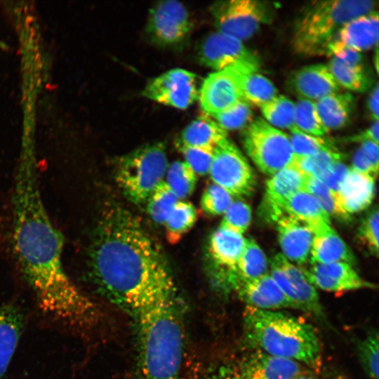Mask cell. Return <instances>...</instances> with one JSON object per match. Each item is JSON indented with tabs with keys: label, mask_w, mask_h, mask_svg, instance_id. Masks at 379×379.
Returning <instances> with one entry per match:
<instances>
[{
	"label": "cell",
	"mask_w": 379,
	"mask_h": 379,
	"mask_svg": "<svg viewBox=\"0 0 379 379\" xmlns=\"http://www.w3.org/2000/svg\"><path fill=\"white\" fill-rule=\"evenodd\" d=\"M286 274L294 290L301 310L317 317L324 316L316 288L309 282L300 267L288 260L282 254H277L272 260Z\"/></svg>",
	"instance_id": "obj_25"
},
{
	"label": "cell",
	"mask_w": 379,
	"mask_h": 379,
	"mask_svg": "<svg viewBox=\"0 0 379 379\" xmlns=\"http://www.w3.org/2000/svg\"><path fill=\"white\" fill-rule=\"evenodd\" d=\"M284 212L307 225L313 234L331 227L329 215L307 190H300L286 201Z\"/></svg>",
	"instance_id": "obj_24"
},
{
	"label": "cell",
	"mask_w": 379,
	"mask_h": 379,
	"mask_svg": "<svg viewBox=\"0 0 379 379\" xmlns=\"http://www.w3.org/2000/svg\"><path fill=\"white\" fill-rule=\"evenodd\" d=\"M351 168L357 172L370 175L374 179H375L378 173V170L372 165L360 147L355 152L353 156Z\"/></svg>",
	"instance_id": "obj_47"
},
{
	"label": "cell",
	"mask_w": 379,
	"mask_h": 379,
	"mask_svg": "<svg viewBox=\"0 0 379 379\" xmlns=\"http://www.w3.org/2000/svg\"><path fill=\"white\" fill-rule=\"evenodd\" d=\"M244 333L248 344L270 354L297 361L317 370L321 351L315 328L289 314L246 306Z\"/></svg>",
	"instance_id": "obj_4"
},
{
	"label": "cell",
	"mask_w": 379,
	"mask_h": 379,
	"mask_svg": "<svg viewBox=\"0 0 379 379\" xmlns=\"http://www.w3.org/2000/svg\"><path fill=\"white\" fill-rule=\"evenodd\" d=\"M147 211L152 220L157 224L164 225L178 199L166 184L161 181L146 201Z\"/></svg>",
	"instance_id": "obj_35"
},
{
	"label": "cell",
	"mask_w": 379,
	"mask_h": 379,
	"mask_svg": "<svg viewBox=\"0 0 379 379\" xmlns=\"http://www.w3.org/2000/svg\"><path fill=\"white\" fill-rule=\"evenodd\" d=\"M379 213L378 208H373L364 219L359 230V235L370 251L378 254Z\"/></svg>",
	"instance_id": "obj_45"
},
{
	"label": "cell",
	"mask_w": 379,
	"mask_h": 379,
	"mask_svg": "<svg viewBox=\"0 0 379 379\" xmlns=\"http://www.w3.org/2000/svg\"><path fill=\"white\" fill-rule=\"evenodd\" d=\"M309 373L301 363L260 350L250 354L239 372L241 379H295Z\"/></svg>",
	"instance_id": "obj_17"
},
{
	"label": "cell",
	"mask_w": 379,
	"mask_h": 379,
	"mask_svg": "<svg viewBox=\"0 0 379 379\" xmlns=\"http://www.w3.org/2000/svg\"><path fill=\"white\" fill-rule=\"evenodd\" d=\"M221 227L243 234L251 221V209L248 204L240 201H233L223 214Z\"/></svg>",
	"instance_id": "obj_43"
},
{
	"label": "cell",
	"mask_w": 379,
	"mask_h": 379,
	"mask_svg": "<svg viewBox=\"0 0 379 379\" xmlns=\"http://www.w3.org/2000/svg\"><path fill=\"white\" fill-rule=\"evenodd\" d=\"M241 136L247 155L264 174L271 176L292 164L294 154L288 136L264 119L253 120Z\"/></svg>",
	"instance_id": "obj_7"
},
{
	"label": "cell",
	"mask_w": 379,
	"mask_h": 379,
	"mask_svg": "<svg viewBox=\"0 0 379 379\" xmlns=\"http://www.w3.org/2000/svg\"><path fill=\"white\" fill-rule=\"evenodd\" d=\"M211 13L219 32L241 41L251 37L272 17L267 3L257 0L219 1L211 6Z\"/></svg>",
	"instance_id": "obj_9"
},
{
	"label": "cell",
	"mask_w": 379,
	"mask_h": 379,
	"mask_svg": "<svg viewBox=\"0 0 379 379\" xmlns=\"http://www.w3.org/2000/svg\"><path fill=\"white\" fill-rule=\"evenodd\" d=\"M360 148L372 165L378 170V144L371 141H364L361 142Z\"/></svg>",
	"instance_id": "obj_50"
},
{
	"label": "cell",
	"mask_w": 379,
	"mask_h": 379,
	"mask_svg": "<svg viewBox=\"0 0 379 379\" xmlns=\"http://www.w3.org/2000/svg\"><path fill=\"white\" fill-rule=\"evenodd\" d=\"M166 184L178 199L190 196L196 187L197 175L185 161H176L168 166Z\"/></svg>",
	"instance_id": "obj_34"
},
{
	"label": "cell",
	"mask_w": 379,
	"mask_h": 379,
	"mask_svg": "<svg viewBox=\"0 0 379 379\" xmlns=\"http://www.w3.org/2000/svg\"><path fill=\"white\" fill-rule=\"evenodd\" d=\"M197 219V211L194 206L187 201H178L164 223L166 237L171 244L178 243Z\"/></svg>",
	"instance_id": "obj_32"
},
{
	"label": "cell",
	"mask_w": 379,
	"mask_h": 379,
	"mask_svg": "<svg viewBox=\"0 0 379 379\" xmlns=\"http://www.w3.org/2000/svg\"><path fill=\"white\" fill-rule=\"evenodd\" d=\"M227 132L213 118L201 114L188 124L177 138L175 145L180 147L213 149Z\"/></svg>",
	"instance_id": "obj_26"
},
{
	"label": "cell",
	"mask_w": 379,
	"mask_h": 379,
	"mask_svg": "<svg viewBox=\"0 0 379 379\" xmlns=\"http://www.w3.org/2000/svg\"><path fill=\"white\" fill-rule=\"evenodd\" d=\"M167 168L165 145L161 142L147 144L119 159L115 180L131 202L140 204L163 181Z\"/></svg>",
	"instance_id": "obj_6"
},
{
	"label": "cell",
	"mask_w": 379,
	"mask_h": 379,
	"mask_svg": "<svg viewBox=\"0 0 379 379\" xmlns=\"http://www.w3.org/2000/svg\"><path fill=\"white\" fill-rule=\"evenodd\" d=\"M200 87L195 74L175 68L151 80L142 94L159 103L183 109L199 98Z\"/></svg>",
	"instance_id": "obj_11"
},
{
	"label": "cell",
	"mask_w": 379,
	"mask_h": 379,
	"mask_svg": "<svg viewBox=\"0 0 379 379\" xmlns=\"http://www.w3.org/2000/svg\"><path fill=\"white\" fill-rule=\"evenodd\" d=\"M288 138L294 157L296 158L311 156L322 150L335 149L327 140L305 133L300 130L291 131Z\"/></svg>",
	"instance_id": "obj_40"
},
{
	"label": "cell",
	"mask_w": 379,
	"mask_h": 379,
	"mask_svg": "<svg viewBox=\"0 0 379 379\" xmlns=\"http://www.w3.org/2000/svg\"><path fill=\"white\" fill-rule=\"evenodd\" d=\"M335 39L345 46L358 52L377 46L378 12L374 11L347 22L340 29Z\"/></svg>",
	"instance_id": "obj_23"
},
{
	"label": "cell",
	"mask_w": 379,
	"mask_h": 379,
	"mask_svg": "<svg viewBox=\"0 0 379 379\" xmlns=\"http://www.w3.org/2000/svg\"><path fill=\"white\" fill-rule=\"evenodd\" d=\"M198 56L201 63L217 71L237 65L260 67L257 56L241 40L219 31L201 42Z\"/></svg>",
	"instance_id": "obj_13"
},
{
	"label": "cell",
	"mask_w": 379,
	"mask_h": 379,
	"mask_svg": "<svg viewBox=\"0 0 379 379\" xmlns=\"http://www.w3.org/2000/svg\"><path fill=\"white\" fill-rule=\"evenodd\" d=\"M178 149L183 154L185 162L197 175H205L209 173L213 149L186 147Z\"/></svg>",
	"instance_id": "obj_44"
},
{
	"label": "cell",
	"mask_w": 379,
	"mask_h": 379,
	"mask_svg": "<svg viewBox=\"0 0 379 379\" xmlns=\"http://www.w3.org/2000/svg\"><path fill=\"white\" fill-rule=\"evenodd\" d=\"M242 98L249 104L261 107L277 95L274 84L258 73V67L249 65H237Z\"/></svg>",
	"instance_id": "obj_29"
},
{
	"label": "cell",
	"mask_w": 379,
	"mask_h": 379,
	"mask_svg": "<svg viewBox=\"0 0 379 379\" xmlns=\"http://www.w3.org/2000/svg\"><path fill=\"white\" fill-rule=\"evenodd\" d=\"M25 316L13 304L0 305V379H3L25 327Z\"/></svg>",
	"instance_id": "obj_22"
},
{
	"label": "cell",
	"mask_w": 379,
	"mask_h": 379,
	"mask_svg": "<svg viewBox=\"0 0 379 379\" xmlns=\"http://www.w3.org/2000/svg\"><path fill=\"white\" fill-rule=\"evenodd\" d=\"M246 239L243 234L220 226L211 235L208 253L216 271L219 284L233 289L239 281L237 263Z\"/></svg>",
	"instance_id": "obj_12"
},
{
	"label": "cell",
	"mask_w": 379,
	"mask_h": 379,
	"mask_svg": "<svg viewBox=\"0 0 379 379\" xmlns=\"http://www.w3.org/2000/svg\"><path fill=\"white\" fill-rule=\"evenodd\" d=\"M307 176L293 164L270 176L266 182L263 208L267 220L277 222L284 214L288 199L305 190Z\"/></svg>",
	"instance_id": "obj_16"
},
{
	"label": "cell",
	"mask_w": 379,
	"mask_h": 379,
	"mask_svg": "<svg viewBox=\"0 0 379 379\" xmlns=\"http://www.w3.org/2000/svg\"><path fill=\"white\" fill-rule=\"evenodd\" d=\"M87 253L89 277L109 301L134 317L178 297L168 265L139 220L119 206L105 208Z\"/></svg>",
	"instance_id": "obj_2"
},
{
	"label": "cell",
	"mask_w": 379,
	"mask_h": 379,
	"mask_svg": "<svg viewBox=\"0 0 379 379\" xmlns=\"http://www.w3.org/2000/svg\"><path fill=\"white\" fill-rule=\"evenodd\" d=\"M295 104L284 95H277L260 109L265 120L274 128L298 130L295 124Z\"/></svg>",
	"instance_id": "obj_33"
},
{
	"label": "cell",
	"mask_w": 379,
	"mask_h": 379,
	"mask_svg": "<svg viewBox=\"0 0 379 379\" xmlns=\"http://www.w3.org/2000/svg\"><path fill=\"white\" fill-rule=\"evenodd\" d=\"M234 290L248 307L266 310L296 309L269 273L256 279L239 281Z\"/></svg>",
	"instance_id": "obj_18"
},
{
	"label": "cell",
	"mask_w": 379,
	"mask_h": 379,
	"mask_svg": "<svg viewBox=\"0 0 379 379\" xmlns=\"http://www.w3.org/2000/svg\"><path fill=\"white\" fill-rule=\"evenodd\" d=\"M267 265L266 256L259 245L252 239H246L244 249L237 263L238 283L267 274Z\"/></svg>",
	"instance_id": "obj_31"
},
{
	"label": "cell",
	"mask_w": 379,
	"mask_h": 379,
	"mask_svg": "<svg viewBox=\"0 0 379 379\" xmlns=\"http://www.w3.org/2000/svg\"><path fill=\"white\" fill-rule=\"evenodd\" d=\"M295 106V124L298 130L317 137L328 132L319 117L314 101L300 98Z\"/></svg>",
	"instance_id": "obj_38"
},
{
	"label": "cell",
	"mask_w": 379,
	"mask_h": 379,
	"mask_svg": "<svg viewBox=\"0 0 379 379\" xmlns=\"http://www.w3.org/2000/svg\"><path fill=\"white\" fill-rule=\"evenodd\" d=\"M213 183L233 197H248L255 185V178L247 159L227 138L213 148L209 170Z\"/></svg>",
	"instance_id": "obj_8"
},
{
	"label": "cell",
	"mask_w": 379,
	"mask_h": 379,
	"mask_svg": "<svg viewBox=\"0 0 379 379\" xmlns=\"http://www.w3.org/2000/svg\"><path fill=\"white\" fill-rule=\"evenodd\" d=\"M289 84L302 99L311 101L337 93L340 87L327 65L322 64L300 68L292 74Z\"/></svg>",
	"instance_id": "obj_20"
},
{
	"label": "cell",
	"mask_w": 379,
	"mask_h": 379,
	"mask_svg": "<svg viewBox=\"0 0 379 379\" xmlns=\"http://www.w3.org/2000/svg\"><path fill=\"white\" fill-rule=\"evenodd\" d=\"M343 155L335 149L320 151L313 155L296 158L292 164L306 176L319 178Z\"/></svg>",
	"instance_id": "obj_37"
},
{
	"label": "cell",
	"mask_w": 379,
	"mask_h": 379,
	"mask_svg": "<svg viewBox=\"0 0 379 379\" xmlns=\"http://www.w3.org/2000/svg\"><path fill=\"white\" fill-rule=\"evenodd\" d=\"M32 157L27 153L23 156L14 177L12 244L15 258L41 310L72 329L86 331L97 326L100 310L65 270L63 236L46 208Z\"/></svg>",
	"instance_id": "obj_1"
},
{
	"label": "cell",
	"mask_w": 379,
	"mask_h": 379,
	"mask_svg": "<svg viewBox=\"0 0 379 379\" xmlns=\"http://www.w3.org/2000/svg\"><path fill=\"white\" fill-rule=\"evenodd\" d=\"M212 117L225 131L239 130L245 128L253 121V112L250 104L241 99Z\"/></svg>",
	"instance_id": "obj_39"
},
{
	"label": "cell",
	"mask_w": 379,
	"mask_h": 379,
	"mask_svg": "<svg viewBox=\"0 0 379 379\" xmlns=\"http://www.w3.org/2000/svg\"><path fill=\"white\" fill-rule=\"evenodd\" d=\"M310 255L312 264L355 262L350 248L332 227L314 234Z\"/></svg>",
	"instance_id": "obj_27"
},
{
	"label": "cell",
	"mask_w": 379,
	"mask_h": 379,
	"mask_svg": "<svg viewBox=\"0 0 379 379\" xmlns=\"http://www.w3.org/2000/svg\"><path fill=\"white\" fill-rule=\"evenodd\" d=\"M232 201V196L230 193L213 182L204 191L200 204L205 213L217 216L224 214Z\"/></svg>",
	"instance_id": "obj_42"
},
{
	"label": "cell",
	"mask_w": 379,
	"mask_h": 379,
	"mask_svg": "<svg viewBox=\"0 0 379 379\" xmlns=\"http://www.w3.org/2000/svg\"><path fill=\"white\" fill-rule=\"evenodd\" d=\"M140 379H179L184 354L183 310L178 297L133 317Z\"/></svg>",
	"instance_id": "obj_3"
},
{
	"label": "cell",
	"mask_w": 379,
	"mask_h": 379,
	"mask_svg": "<svg viewBox=\"0 0 379 379\" xmlns=\"http://www.w3.org/2000/svg\"><path fill=\"white\" fill-rule=\"evenodd\" d=\"M327 67L340 86L364 92L371 86V79L364 69L362 63H349L333 57Z\"/></svg>",
	"instance_id": "obj_30"
},
{
	"label": "cell",
	"mask_w": 379,
	"mask_h": 379,
	"mask_svg": "<svg viewBox=\"0 0 379 379\" xmlns=\"http://www.w3.org/2000/svg\"><path fill=\"white\" fill-rule=\"evenodd\" d=\"M378 121H374L365 131L350 137L348 140L350 142H364L371 141L378 144L379 133H378Z\"/></svg>",
	"instance_id": "obj_49"
},
{
	"label": "cell",
	"mask_w": 379,
	"mask_h": 379,
	"mask_svg": "<svg viewBox=\"0 0 379 379\" xmlns=\"http://www.w3.org/2000/svg\"><path fill=\"white\" fill-rule=\"evenodd\" d=\"M315 102L319 117L328 131L345 126L354 108V98L350 93H334Z\"/></svg>",
	"instance_id": "obj_28"
},
{
	"label": "cell",
	"mask_w": 379,
	"mask_h": 379,
	"mask_svg": "<svg viewBox=\"0 0 379 379\" xmlns=\"http://www.w3.org/2000/svg\"><path fill=\"white\" fill-rule=\"evenodd\" d=\"M295 379H315V378L313 376H312L311 374H310L309 373H307L295 378Z\"/></svg>",
	"instance_id": "obj_52"
},
{
	"label": "cell",
	"mask_w": 379,
	"mask_h": 379,
	"mask_svg": "<svg viewBox=\"0 0 379 379\" xmlns=\"http://www.w3.org/2000/svg\"><path fill=\"white\" fill-rule=\"evenodd\" d=\"M201 379H241L239 371L232 367L222 366L205 374Z\"/></svg>",
	"instance_id": "obj_48"
},
{
	"label": "cell",
	"mask_w": 379,
	"mask_h": 379,
	"mask_svg": "<svg viewBox=\"0 0 379 379\" xmlns=\"http://www.w3.org/2000/svg\"><path fill=\"white\" fill-rule=\"evenodd\" d=\"M276 223L282 255L288 260L298 264L306 262L310 255L314 237L312 230L288 215L281 216Z\"/></svg>",
	"instance_id": "obj_19"
},
{
	"label": "cell",
	"mask_w": 379,
	"mask_h": 379,
	"mask_svg": "<svg viewBox=\"0 0 379 379\" xmlns=\"http://www.w3.org/2000/svg\"><path fill=\"white\" fill-rule=\"evenodd\" d=\"M300 269L314 288L328 292L340 293L375 287L373 284L363 279L352 265L347 262L312 264L309 269Z\"/></svg>",
	"instance_id": "obj_15"
},
{
	"label": "cell",
	"mask_w": 379,
	"mask_h": 379,
	"mask_svg": "<svg viewBox=\"0 0 379 379\" xmlns=\"http://www.w3.org/2000/svg\"><path fill=\"white\" fill-rule=\"evenodd\" d=\"M370 0L315 1L303 7L294 26L292 46L304 55H326L330 44L347 22L374 11Z\"/></svg>",
	"instance_id": "obj_5"
},
{
	"label": "cell",
	"mask_w": 379,
	"mask_h": 379,
	"mask_svg": "<svg viewBox=\"0 0 379 379\" xmlns=\"http://www.w3.org/2000/svg\"><path fill=\"white\" fill-rule=\"evenodd\" d=\"M192 22L186 7L174 0L158 2L149 11L147 32L160 46L182 43L190 34Z\"/></svg>",
	"instance_id": "obj_10"
},
{
	"label": "cell",
	"mask_w": 379,
	"mask_h": 379,
	"mask_svg": "<svg viewBox=\"0 0 379 379\" xmlns=\"http://www.w3.org/2000/svg\"><path fill=\"white\" fill-rule=\"evenodd\" d=\"M375 194V179L351 168L335 195L341 210L348 217L370 206Z\"/></svg>",
	"instance_id": "obj_21"
},
{
	"label": "cell",
	"mask_w": 379,
	"mask_h": 379,
	"mask_svg": "<svg viewBox=\"0 0 379 379\" xmlns=\"http://www.w3.org/2000/svg\"><path fill=\"white\" fill-rule=\"evenodd\" d=\"M199 98L201 109L210 117L243 99L237 67L210 74L200 87Z\"/></svg>",
	"instance_id": "obj_14"
},
{
	"label": "cell",
	"mask_w": 379,
	"mask_h": 379,
	"mask_svg": "<svg viewBox=\"0 0 379 379\" xmlns=\"http://www.w3.org/2000/svg\"><path fill=\"white\" fill-rule=\"evenodd\" d=\"M305 190L314 197L327 214L343 219L348 216L340 208L335 196L319 179L307 176Z\"/></svg>",
	"instance_id": "obj_41"
},
{
	"label": "cell",
	"mask_w": 379,
	"mask_h": 379,
	"mask_svg": "<svg viewBox=\"0 0 379 379\" xmlns=\"http://www.w3.org/2000/svg\"><path fill=\"white\" fill-rule=\"evenodd\" d=\"M378 332L372 331L356 343L357 355L368 379H378Z\"/></svg>",
	"instance_id": "obj_36"
},
{
	"label": "cell",
	"mask_w": 379,
	"mask_h": 379,
	"mask_svg": "<svg viewBox=\"0 0 379 379\" xmlns=\"http://www.w3.org/2000/svg\"><path fill=\"white\" fill-rule=\"evenodd\" d=\"M349 168L341 161L335 162L319 178L335 196L344 181Z\"/></svg>",
	"instance_id": "obj_46"
},
{
	"label": "cell",
	"mask_w": 379,
	"mask_h": 379,
	"mask_svg": "<svg viewBox=\"0 0 379 379\" xmlns=\"http://www.w3.org/2000/svg\"><path fill=\"white\" fill-rule=\"evenodd\" d=\"M378 85L376 84L368 99V108L374 121H378Z\"/></svg>",
	"instance_id": "obj_51"
}]
</instances>
